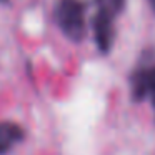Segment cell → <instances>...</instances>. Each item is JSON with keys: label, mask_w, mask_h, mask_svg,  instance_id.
<instances>
[{"label": "cell", "mask_w": 155, "mask_h": 155, "mask_svg": "<svg viewBox=\"0 0 155 155\" xmlns=\"http://www.w3.org/2000/svg\"><path fill=\"white\" fill-rule=\"evenodd\" d=\"M84 0H57L54 7V17L60 32L68 40L82 42L87 35V18H85Z\"/></svg>", "instance_id": "obj_1"}, {"label": "cell", "mask_w": 155, "mask_h": 155, "mask_svg": "<svg viewBox=\"0 0 155 155\" xmlns=\"http://www.w3.org/2000/svg\"><path fill=\"white\" fill-rule=\"evenodd\" d=\"M118 12L114 7L102 0L98 4V10L94 15V22H92V30H94V38L97 44L98 52L102 54H108L114 47L115 40V20L118 17Z\"/></svg>", "instance_id": "obj_2"}, {"label": "cell", "mask_w": 155, "mask_h": 155, "mask_svg": "<svg viewBox=\"0 0 155 155\" xmlns=\"http://www.w3.org/2000/svg\"><path fill=\"white\" fill-rule=\"evenodd\" d=\"M130 94L135 102L155 100V64H140L130 77Z\"/></svg>", "instance_id": "obj_3"}, {"label": "cell", "mask_w": 155, "mask_h": 155, "mask_svg": "<svg viewBox=\"0 0 155 155\" xmlns=\"http://www.w3.org/2000/svg\"><path fill=\"white\" fill-rule=\"evenodd\" d=\"M25 137V130L22 125L15 122L4 120L0 122V155H5Z\"/></svg>", "instance_id": "obj_4"}, {"label": "cell", "mask_w": 155, "mask_h": 155, "mask_svg": "<svg viewBox=\"0 0 155 155\" xmlns=\"http://www.w3.org/2000/svg\"><path fill=\"white\" fill-rule=\"evenodd\" d=\"M148 5H150L152 12H153V14H155V0H148Z\"/></svg>", "instance_id": "obj_5"}, {"label": "cell", "mask_w": 155, "mask_h": 155, "mask_svg": "<svg viewBox=\"0 0 155 155\" xmlns=\"http://www.w3.org/2000/svg\"><path fill=\"white\" fill-rule=\"evenodd\" d=\"M95 2H97V4H100V2H102V0H95Z\"/></svg>", "instance_id": "obj_6"}, {"label": "cell", "mask_w": 155, "mask_h": 155, "mask_svg": "<svg viewBox=\"0 0 155 155\" xmlns=\"http://www.w3.org/2000/svg\"><path fill=\"white\" fill-rule=\"evenodd\" d=\"M152 102H153V107H155V100H152Z\"/></svg>", "instance_id": "obj_7"}, {"label": "cell", "mask_w": 155, "mask_h": 155, "mask_svg": "<svg viewBox=\"0 0 155 155\" xmlns=\"http://www.w3.org/2000/svg\"><path fill=\"white\" fill-rule=\"evenodd\" d=\"M0 2H7V0H0Z\"/></svg>", "instance_id": "obj_8"}]
</instances>
